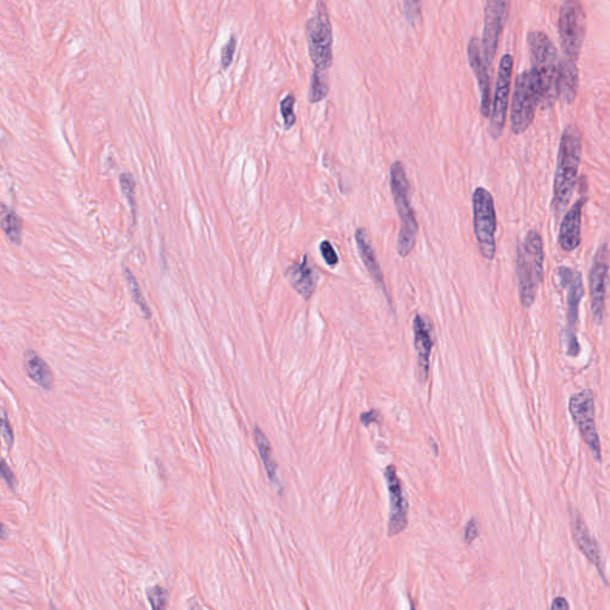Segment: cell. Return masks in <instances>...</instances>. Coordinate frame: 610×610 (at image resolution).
Segmentation results:
<instances>
[{"instance_id":"1","label":"cell","mask_w":610,"mask_h":610,"mask_svg":"<svg viewBox=\"0 0 610 610\" xmlns=\"http://www.w3.org/2000/svg\"><path fill=\"white\" fill-rule=\"evenodd\" d=\"M581 134L574 125H567L559 144L552 209L555 216H562L570 203L571 196L577 183L578 171L581 165Z\"/></svg>"},{"instance_id":"2","label":"cell","mask_w":610,"mask_h":610,"mask_svg":"<svg viewBox=\"0 0 610 610\" xmlns=\"http://www.w3.org/2000/svg\"><path fill=\"white\" fill-rule=\"evenodd\" d=\"M544 243L537 230H530L518 246L516 257L518 294L522 306L530 308L544 277Z\"/></svg>"},{"instance_id":"3","label":"cell","mask_w":610,"mask_h":610,"mask_svg":"<svg viewBox=\"0 0 610 610\" xmlns=\"http://www.w3.org/2000/svg\"><path fill=\"white\" fill-rule=\"evenodd\" d=\"M390 185L395 206L401 221V229L397 239L398 254L402 257H407L415 247L419 223L416 220L415 211L412 210L410 204V184L405 166L401 161L394 162L390 168Z\"/></svg>"},{"instance_id":"4","label":"cell","mask_w":610,"mask_h":610,"mask_svg":"<svg viewBox=\"0 0 610 610\" xmlns=\"http://www.w3.org/2000/svg\"><path fill=\"white\" fill-rule=\"evenodd\" d=\"M532 74L537 81L540 92L541 103L551 102L558 96L557 80H558L559 63L557 61V50L552 45L547 35L541 31H532L528 35Z\"/></svg>"},{"instance_id":"5","label":"cell","mask_w":610,"mask_h":610,"mask_svg":"<svg viewBox=\"0 0 610 610\" xmlns=\"http://www.w3.org/2000/svg\"><path fill=\"white\" fill-rule=\"evenodd\" d=\"M474 235L483 257L493 260L496 255V209L493 196L486 188H477L472 195Z\"/></svg>"},{"instance_id":"6","label":"cell","mask_w":610,"mask_h":610,"mask_svg":"<svg viewBox=\"0 0 610 610\" xmlns=\"http://www.w3.org/2000/svg\"><path fill=\"white\" fill-rule=\"evenodd\" d=\"M306 38L314 66L327 72L333 63V30L323 0L317 1L316 10L306 22Z\"/></svg>"},{"instance_id":"7","label":"cell","mask_w":610,"mask_h":610,"mask_svg":"<svg viewBox=\"0 0 610 610\" xmlns=\"http://www.w3.org/2000/svg\"><path fill=\"white\" fill-rule=\"evenodd\" d=\"M541 103L537 81L530 70L518 75L511 100L510 127L516 135L525 133L533 122L535 111Z\"/></svg>"},{"instance_id":"8","label":"cell","mask_w":610,"mask_h":610,"mask_svg":"<svg viewBox=\"0 0 610 610\" xmlns=\"http://www.w3.org/2000/svg\"><path fill=\"white\" fill-rule=\"evenodd\" d=\"M587 30L584 9L577 0H566L559 14V37L567 59L576 60L581 54Z\"/></svg>"},{"instance_id":"9","label":"cell","mask_w":610,"mask_h":610,"mask_svg":"<svg viewBox=\"0 0 610 610\" xmlns=\"http://www.w3.org/2000/svg\"><path fill=\"white\" fill-rule=\"evenodd\" d=\"M569 410L574 422L579 429L582 439L588 446L596 461H602V451L595 422V398L592 390H583L572 395Z\"/></svg>"},{"instance_id":"10","label":"cell","mask_w":610,"mask_h":610,"mask_svg":"<svg viewBox=\"0 0 610 610\" xmlns=\"http://www.w3.org/2000/svg\"><path fill=\"white\" fill-rule=\"evenodd\" d=\"M559 278L562 282V287L567 290L566 296V304H567V331H566V341H567V354L571 357H577L581 352V347L578 343L576 336V327L578 323V313H579V304L583 297V279L581 273L578 271H572L569 267H560L559 269Z\"/></svg>"},{"instance_id":"11","label":"cell","mask_w":610,"mask_h":610,"mask_svg":"<svg viewBox=\"0 0 610 610\" xmlns=\"http://www.w3.org/2000/svg\"><path fill=\"white\" fill-rule=\"evenodd\" d=\"M610 257L606 243L599 245L592 259L590 269L592 313L596 324H601L606 311V289L609 282Z\"/></svg>"},{"instance_id":"12","label":"cell","mask_w":610,"mask_h":610,"mask_svg":"<svg viewBox=\"0 0 610 610\" xmlns=\"http://www.w3.org/2000/svg\"><path fill=\"white\" fill-rule=\"evenodd\" d=\"M513 65H514V60L509 54L504 55L501 60L496 90H495L491 114H490V135L493 137V140L500 139L505 125L509 95H510Z\"/></svg>"},{"instance_id":"13","label":"cell","mask_w":610,"mask_h":610,"mask_svg":"<svg viewBox=\"0 0 610 610\" xmlns=\"http://www.w3.org/2000/svg\"><path fill=\"white\" fill-rule=\"evenodd\" d=\"M509 0H486L482 53L488 67L493 66L501 35L507 21Z\"/></svg>"},{"instance_id":"14","label":"cell","mask_w":610,"mask_h":610,"mask_svg":"<svg viewBox=\"0 0 610 610\" xmlns=\"http://www.w3.org/2000/svg\"><path fill=\"white\" fill-rule=\"evenodd\" d=\"M384 477L387 484L390 501L387 533L390 537H395L401 534L408 526V501L405 498L401 481L398 478L397 470L394 465L386 467Z\"/></svg>"},{"instance_id":"15","label":"cell","mask_w":610,"mask_h":610,"mask_svg":"<svg viewBox=\"0 0 610 610\" xmlns=\"http://www.w3.org/2000/svg\"><path fill=\"white\" fill-rule=\"evenodd\" d=\"M412 331L414 346L417 353L419 380L424 382L429 373L430 354L434 346L433 324L428 317L422 314H416L412 320Z\"/></svg>"},{"instance_id":"16","label":"cell","mask_w":610,"mask_h":610,"mask_svg":"<svg viewBox=\"0 0 610 610\" xmlns=\"http://www.w3.org/2000/svg\"><path fill=\"white\" fill-rule=\"evenodd\" d=\"M467 56L471 68L477 77L481 90V112L484 117H490L491 114V81H490L489 67L483 58L482 45L477 37H472L467 46Z\"/></svg>"},{"instance_id":"17","label":"cell","mask_w":610,"mask_h":610,"mask_svg":"<svg viewBox=\"0 0 610 610\" xmlns=\"http://www.w3.org/2000/svg\"><path fill=\"white\" fill-rule=\"evenodd\" d=\"M285 277L292 289L305 301H309L313 297L316 291L319 276L308 255H303L301 261L289 266L285 271Z\"/></svg>"},{"instance_id":"18","label":"cell","mask_w":610,"mask_h":610,"mask_svg":"<svg viewBox=\"0 0 610 610\" xmlns=\"http://www.w3.org/2000/svg\"><path fill=\"white\" fill-rule=\"evenodd\" d=\"M571 528H572V535L574 540L577 545L578 548L581 550L582 553L588 558L589 562L595 565L596 569L599 570V574L602 576L603 581L606 582L603 572V562L601 557V550H599L597 541L594 539L588 527L585 525L584 520L582 518L581 514L577 511L571 513Z\"/></svg>"},{"instance_id":"19","label":"cell","mask_w":610,"mask_h":610,"mask_svg":"<svg viewBox=\"0 0 610 610\" xmlns=\"http://www.w3.org/2000/svg\"><path fill=\"white\" fill-rule=\"evenodd\" d=\"M585 198H579L574 203L562 218L559 229V245L565 252H574L581 245L582 210Z\"/></svg>"},{"instance_id":"20","label":"cell","mask_w":610,"mask_h":610,"mask_svg":"<svg viewBox=\"0 0 610 610\" xmlns=\"http://www.w3.org/2000/svg\"><path fill=\"white\" fill-rule=\"evenodd\" d=\"M355 242H357L358 250L360 254L361 260L364 262L365 267L370 273L372 279L375 282V285L384 292V294H387L386 291L385 280H384V274H382V267L379 265L377 254H375V248L372 246L371 239L368 235V230L365 228H358L354 234Z\"/></svg>"},{"instance_id":"21","label":"cell","mask_w":610,"mask_h":610,"mask_svg":"<svg viewBox=\"0 0 610 610\" xmlns=\"http://www.w3.org/2000/svg\"><path fill=\"white\" fill-rule=\"evenodd\" d=\"M578 89V70L576 61L564 59L559 63L557 93L566 104L574 103Z\"/></svg>"},{"instance_id":"22","label":"cell","mask_w":610,"mask_h":610,"mask_svg":"<svg viewBox=\"0 0 610 610\" xmlns=\"http://www.w3.org/2000/svg\"><path fill=\"white\" fill-rule=\"evenodd\" d=\"M254 438L257 442V451L260 454L261 460H262L267 476H269V482L272 483L276 489H278L279 493H283V486H282V482L278 477V465L273 459L272 449L269 445V439L259 426H255L254 428Z\"/></svg>"},{"instance_id":"23","label":"cell","mask_w":610,"mask_h":610,"mask_svg":"<svg viewBox=\"0 0 610 610\" xmlns=\"http://www.w3.org/2000/svg\"><path fill=\"white\" fill-rule=\"evenodd\" d=\"M24 368H26V375H29V378L33 379V382L42 386L43 389H52V370L36 352L31 350L26 351Z\"/></svg>"},{"instance_id":"24","label":"cell","mask_w":610,"mask_h":610,"mask_svg":"<svg viewBox=\"0 0 610 610\" xmlns=\"http://www.w3.org/2000/svg\"><path fill=\"white\" fill-rule=\"evenodd\" d=\"M1 228L12 243L15 245L21 243L23 232L22 221L14 210L6 209L5 206H3V215H1Z\"/></svg>"},{"instance_id":"25","label":"cell","mask_w":610,"mask_h":610,"mask_svg":"<svg viewBox=\"0 0 610 610\" xmlns=\"http://www.w3.org/2000/svg\"><path fill=\"white\" fill-rule=\"evenodd\" d=\"M328 92H329V81H328L327 72L314 68L311 84H310V103H320L328 96Z\"/></svg>"},{"instance_id":"26","label":"cell","mask_w":610,"mask_h":610,"mask_svg":"<svg viewBox=\"0 0 610 610\" xmlns=\"http://www.w3.org/2000/svg\"><path fill=\"white\" fill-rule=\"evenodd\" d=\"M124 276L125 279L128 282L129 290H130V294H132L134 301L139 305V308L144 313V316L147 317V319H151V310H149L147 301L144 299V294L141 292V287L139 283H137V278H135L133 273L130 272V269H125Z\"/></svg>"},{"instance_id":"27","label":"cell","mask_w":610,"mask_h":610,"mask_svg":"<svg viewBox=\"0 0 610 610\" xmlns=\"http://www.w3.org/2000/svg\"><path fill=\"white\" fill-rule=\"evenodd\" d=\"M122 191L124 193L125 198L128 200L129 205L132 206L134 213H137V183L130 173H122L119 177Z\"/></svg>"},{"instance_id":"28","label":"cell","mask_w":610,"mask_h":610,"mask_svg":"<svg viewBox=\"0 0 610 610\" xmlns=\"http://www.w3.org/2000/svg\"><path fill=\"white\" fill-rule=\"evenodd\" d=\"M294 103H296V100H294V95H289V96L285 97L282 100V103H280V112H282V116H283L284 127H285L287 130L292 128L294 123H296Z\"/></svg>"},{"instance_id":"29","label":"cell","mask_w":610,"mask_h":610,"mask_svg":"<svg viewBox=\"0 0 610 610\" xmlns=\"http://www.w3.org/2000/svg\"><path fill=\"white\" fill-rule=\"evenodd\" d=\"M403 9L407 21L412 26H417L422 17V0H403Z\"/></svg>"},{"instance_id":"30","label":"cell","mask_w":610,"mask_h":610,"mask_svg":"<svg viewBox=\"0 0 610 610\" xmlns=\"http://www.w3.org/2000/svg\"><path fill=\"white\" fill-rule=\"evenodd\" d=\"M148 601L154 609H164L167 606L168 595L165 589L161 587H153L147 590Z\"/></svg>"},{"instance_id":"31","label":"cell","mask_w":610,"mask_h":610,"mask_svg":"<svg viewBox=\"0 0 610 610\" xmlns=\"http://www.w3.org/2000/svg\"><path fill=\"white\" fill-rule=\"evenodd\" d=\"M236 38L235 36L230 37V40L225 43V47L222 48L221 52V66L223 70H227L232 65V59L235 55L236 52Z\"/></svg>"},{"instance_id":"32","label":"cell","mask_w":610,"mask_h":610,"mask_svg":"<svg viewBox=\"0 0 610 610\" xmlns=\"http://www.w3.org/2000/svg\"><path fill=\"white\" fill-rule=\"evenodd\" d=\"M320 250L321 254H322V257H323L324 261L327 262L328 265H338V253L335 252L334 247H333V245H331L329 241H327V240L322 241V242L320 243Z\"/></svg>"},{"instance_id":"33","label":"cell","mask_w":610,"mask_h":610,"mask_svg":"<svg viewBox=\"0 0 610 610\" xmlns=\"http://www.w3.org/2000/svg\"><path fill=\"white\" fill-rule=\"evenodd\" d=\"M479 532H481L479 523H478L477 520L472 518V520L467 522L465 530H464V540H465L466 544L473 542V541L479 537Z\"/></svg>"},{"instance_id":"34","label":"cell","mask_w":610,"mask_h":610,"mask_svg":"<svg viewBox=\"0 0 610 610\" xmlns=\"http://www.w3.org/2000/svg\"><path fill=\"white\" fill-rule=\"evenodd\" d=\"M1 429H3V438H4L6 445H8L9 449H11L12 445H14V430H12L11 424L6 419V416H4L1 419Z\"/></svg>"},{"instance_id":"35","label":"cell","mask_w":610,"mask_h":610,"mask_svg":"<svg viewBox=\"0 0 610 610\" xmlns=\"http://www.w3.org/2000/svg\"><path fill=\"white\" fill-rule=\"evenodd\" d=\"M1 476H3V479L6 482V484H8L11 489H14L16 484L15 473L12 472L11 469L9 467V465L6 464L5 460L1 461Z\"/></svg>"},{"instance_id":"36","label":"cell","mask_w":610,"mask_h":610,"mask_svg":"<svg viewBox=\"0 0 610 610\" xmlns=\"http://www.w3.org/2000/svg\"><path fill=\"white\" fill-rule=\"evenodd\" d=\"M380 419V415H379V412L375 409H372L370 412H364V414H361L360 421L365 427L370 426L371 423L377 422Z\"/></svg>"},{"instance_id":"37","label":"cell","mask_w":610,"mask_h":610,"mask_svg":"<svg viewBox=\"0 0 610 610\" xmlns=\"http://www.w3.org/2000/svg\"><path fill=\"white\" fill-rule=\"evenodd\" d=\"M551 608L555 610L570 609V604L566 602L565 599H562V597H557V599L553 601V603H552Z\"/></svg>"}]
</instances>
